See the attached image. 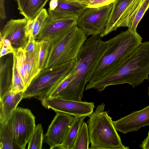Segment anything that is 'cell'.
Here are the masks:
<instances>
[{
	"instance_id": "obj_11",
	"label": "cell",
	"mask_w": 149,
	"mask_h": 149,
	"mask_svg": "<svg viewBox=\"0 0 149 149\" xmlns=\"http://www.w3.org/2000/svg\"><path fill=\"white\" fill-rule=\"evenodd\" d=\"M56 113L47 132L44 135L43 141L51 149L56 148L62 142L74 118L68 113Z\"/></svg>"
},
{
	"instance_id": "obj_1",
	"label": "cell",
	"mask_w": 149,
	"mask_h": 149,
	"mask_svg": "<svg viewBox=\"0 0 149 149\" xmlns=\"http://www.w3.org/2000/svg\"><path fill=\"white\" fill-rule=\"evenodd\" d=\"M149 41L142 42L116 69L89 85L85 90L94 88L102 91L107 87L128 84L134 88L148 79Z\"/></svg>"
},
{
	"instance_id": "obj_31",
	"label": "cell",
	"mask_w": 149,
	"mask_h": 149,
	"mask_svg": "<svg viewBox=\"0 0 149 149\" xmlns=\"http://www.w3.org/2000/svg\"><path fill=\"white\" fill-rule=\"evenodd\" d=\"M115 0H90L87 6L88 8H97L109 5Z\"/></svg>"
},
{
	"instance_id": "obj_40",
	"label": "cell",
	"mask_w": 149,
	"mask_h": 149,
	"mask_svg": "<svg viewBox=\"0 0 149 149\" xmlns=\"http://www.w3.org/2000/svg\"><path fill=\"white\" fill-rule=\"evenodd\" d=\"M148 135H149V130L148 132Z\"/></svg>"
},
{
	"instance_id": "obj_26",
	"label": "cell",
	"mask_w": 149,
	"mask_h": 149,
	"mask_svg": "<svg viewBox=\"0 0 149 149\" xmlns=\"http://www.w3.org/2000/svg\"><path fill=\"white\" fill-rule=\"evenodd\" d=\"M43 129L41 124L36 126L28 143V149H41L43 141Z\"/></svg>"
},
{
	"instance_id": "obj_9",
	"label": "cell",
	"mask_w": 149,
	"mask_h": 149,
	"mask_svg": "<svg viewBox=\"0 0 149 149\" xmlns=\"http://www.w3.org/2000/svg\"><path fill=\"white\" fill-rule=\"evenodd\" d=\"M45 108L51 109L56 112L68 113L75 116H89L93 112L95 106L92 102L77 101L58 97H47L40 100Z\"/></svg>"
},
{
	"instance_id": "obj_37",
	"label": "cell",
	"mask_w": 149,
	"mask_h": 149,
	"mask_svg": "<svg viewBox=\"0 0 149 149\" xmlns=\"http://www.w3.org/2000/svg\"><path fill=\"white\" fill-rule=\"evenodd\" d=\"M17 3L18 9L20 11L22 10L26 0H16Z\"/></svg>"
},
{
	"instance_id": "obj_15",
	"label": "cell",
	"mask_w": 149,
	"mask_h": 149,
	"mask_svg": "<svg viewBox=\"0 0 149 149\" xmlns=\"http://www.w3.org/2000/svg\"><path fill=\"white\" fill-rule=\"evenodd\" d=\"M13 63V53L0 57V100L11 89Z\"/></svg>"
},
{
	"instance_id": "obj_29",
	"label": "cell",
	"mask_w": 149,
	"mask_h": 149,
	"mask_svg": "<svg viewBox=\"0 0 149 149\" xmlns=\"http://www.w3.org/2000/svg\"><path fill=\"white\" fill-rule=\"evenodd\" d=\"M48 16L49 14L47 10L43 8L34 19L31 36H32L35 40H36L43 23Z\"/></svg>"
},
{
	"instance_id": "obj_38",
	"label": "cell",
	"mask_w": 149,
	"mask_h": 149,
	"mask_svg": "<svg viewBox=\"0 0 149 149\" xmlns=\"http://www.w3.org/2000/svg\"><path fill=\"white\" fill-rule=\"evenodd\" d=\"M72 1H75L84 5L87 6L90 0H70Z\"/></svg>"
},
{
	"instance_id": "obj_20",
	"label": "cell",
	"mask_w": 149,
	"mask_h": 149,
	"mask_svg": "<svg viewBox=\"0 0 149 149\" xmlns=\"http://www.w3.org/2000/svg\"><path fill=\"white\" fill-rule=\"evenodd\" d=\"M19 149L15 143L10 118L0 125V149Z\"/></svg>"
},
{
	"instance_id": "obj_6",
	"label": "cell",
	"mask_w": 149,
	"mask_h": 149,
	"mask_svg": "<svg viewBox=\"0 0 149 149\" xmlns=\"http://www.w3.org/2000/svg\"><path fill=\"white\" fill-rule=\"evenodd\" d=\"M87 37L78 26L74 27L62 38L51 45L49 56L44 69L75 60Z\"/></svg>"
},
{
	"instance_id": "obj_3",
	"label": "cell",
	"mask_w": 149,
	"mask_h": 149,
	"mask_svg": "<svg viewBox=\"0 0 149 149\" xmlns=\"http://www.w3.org/2000/svg\"><path fill=\"white\" fill-rule=\"evenodd\" d=\"M142 38L128 29L107 41L100 58L91 71L86 85L93 83L117 68L140 45Z\"/></svg>"
},
{
	"instance_id": "obj_22",
	"label": "cell",
	"mask_w": 149,
	"mask_h": 149,
	"mask_svg": "<svg viewBox=\"0 0 149 149\" xmlns=\"http://www.w3.org/2000/svg\"><path fill=\"white\" fill-rule=\"evenodd\" d=\"M13 54L16 58L17 66L18 72L27 88L29 84L28 77L27 66L25 52L24 49L21 48L14 50Z\"/></svg>"
},
{
	"instance_id": "obj_18",
	"label": "cell",
	"mask_w": 149,
	"mask_h": 149,
	"mask_svg": "<svg viewBox=\"0 0 149 149\" xmlns=\"http://www.w3.org/2000/svg\"><path fill=\"white\" fill-rule=\"evenodd\" d=\"M62 142L56 148L72 149L86 116H75Z\"/></svg>"
},
{
	"instance_id": "obj_36",
	"label": "cell",
	"mask_w": 149,
	"mask_h": 149,
	"mask_svg": "<svg viewBox=\"0 0 149 149\" xmlns=\"http://www.w3.org/2000/svg\"><path fill=\"white\" fill-rule=\"evenodd\" d=\"M58 4V0H51L49 9L51 10H54L57 7Z\"/></svg>"
},
{
	"instance_id": "obj_35",
	"label": "cell",
	"mask_w": 149,
	"mask_h": 149,
	"mask_svg": "<svg viewBox=\"0 0 149 149\" xmlns=\"http://www.w3.org/2000/svg\"><path fill=\"white\" fill-rule=\"evenodd\" d=\"M139 146L141 148L143 149H149V135H148L142 141Z\"/></svg>"
},
{
	"instance_id": "obj_13",
	"label": "cell",
	"mask_w": 149,
	"mask_h": 149,
	"mask_svg": "<svg viewBox=\"0 0 149 149\" xmlns=\"http://www.w3.org/2000/svg\"><path fill=\"white\" fill-rule=\"evenodd\" d=\"M113 123L116 130L124 134L138 131L143 126H149V105Z\"/></svg>"
},
{
	"instance_id": "obj_27",
	"label": "cell",
	"mask_w": 149,
	"mask_h": 149,
	"mask_svg": "<svg viewBox=\"0 0 149 149\" xmlns=\"http://www.w3.org/2000/svg\"><path fill=\"white\" fill-rule=\"evenodd\" d=\"M149 8V0H143L134 15L128 29L136 31V28L139 22Z\"/></svg>"
},
{
	"instance_id": "obj_10",
	"label": "cell",
	"mask_w": 149,
	"mask_h": 149,
	"mask_svg": "<svg viewBox=\"0 0 149 149\" xmlns=\"http://www.w3.org/2000/svg\"><path fill=\"white\" fill-rule=\"evenodd\" d=\"M77 19H54L49 15L43 23L36 40H44L52 44L59 40L77 26Z\"/></svg>"
},
{
	"instance_id": "obj_19",
	"label": "cell",
	"mask_w": 149,
	"mask_h": 149,
	"mask_svg": "<svg viewBox=\"0 0 149 149\" xmlns=\"http://www.w3.org/2000/svg\"><path fill=\"white\" fill-rule=\"evenodd\" d=\"M40 49L39 40H36L34 51L31 52H25L26 56L28 77L29 84L40 71L39 67Z\"/></svg>"
},
{
	"instance_id": "obj_16",
	"label": "cell",
	"mask_w": 149,
	"mask_h": 149,
	"mask_svg": "<svg viewBox=\"0 0 149 149\" xmlns=\"http://www.w3.org/2000/svg\"><path fill=\"white\" fill-rule=\"evenodd\" d=\"M135 0H115L105 28L100 35L101 38L117 30L120 19Z\"/></svg>"
},
{
	"instance_id": "obj_2",
	"label": "cell",
	"mask_w": 149,
	"mask_h": 149,
	"mask_svg": "<svg viewBox=\"0 0 149 149\" xmlns=\"http://www.w3.org/2000/svg\"><path fill=\"white\" fill-rule=\"evenodd\" d=\"M100 36H92L81 47L76 59L73 78L58 97L81 101L91 71L100 58L107 45Z\"/></svg>"
},
{
	"instance_id": "obj_7",
	"label": "cell",
	"mask_w": 149,
	"mask_h": 149,
	"mask_svg": "<svg viewBox=\"0 0 149 149\" xmlns=\"http://www.w3.org/2000/svg\"><path fill=\"white\" fill-rule=\"evenodd\" d=\"M9 118L15 143L25 149L36 126L35 117L29 109L17 107Z\"/></svg>"
},
{
	"instance_id": "obj_23",
	"label": "cell",
	"mask_w": 149,
	"mask_h": 149,
	"mask_svg": "<svg viewBox=\"0 0 149 149\" xmlns=\"http://www.w3.org/2000/svg\"><path fill=\"white\" fill-rule=\"evenodd\" d=\"M90 143L89 130L87 123L83 122L79 130L72 149H88Z\"/></svg>"
},
{
	"instance_id": "obj_39",
	"label": "cell",
	"mask_w": 149,
	"mask_h": 149,
	"mask_svg": "<svg viewBox=\"0 0 149 149\" xmlns=\"http://www.w3.org/2000/svg\"><path fill=\"white\" fill-rule=\"evenodd\" d=\"M148 81H149V77H148ZM148 97L149 98V86L148 87Z\"/></svg>"
},
{
	"instance_id": "obj_14",
	"label": "cell",
	"mask_w": 149,
	"mask_h": 149,
	"mask_svg": "<svg viewBox=\"0 0 149 149\" xmlns=\"http://www.w3.org/2000/svg\"><path fill=\"white\" fill-rule=\"evenodd\" d=\"M88 8L87 6L78 2L70 0H58L56 8L52 10L48 9L49 15L54 19H78Z\"/></svg>"
},
{
	"instance_id": "obj_21",
	"label": "cell",
	"mask_w": 149,
	"mask_h": 149,
	"mask_svg": "<svg viewBox=\"0 0 149 149\" xmlns=\"http://www.w3.org/2000/svg\"><path fill=\"white\" fill-rule=\"evenodd\" d=\"M48 0H26L20 13L27 20L33 19L43 8Z\"/></svg>"
},
{
	"instance_id": "obj_32",
	"label": "cell",
	"mask_w": 149,
	"mask_h": 149,
	"mask_svg": "<svg viewBox=\"0 0 149 149\" xmlns=\"http://www.w3.org/2000/svg\"><path fill=\"white\" fill-rule=\"evenodd\" d=\"M0 39V57L9 54L13 53L14 49L12 45L5 43L1 36Z\"/></svg>"
},
{
	"instance_id": "obj_8",
	"label": "cell",
	"mask_w": 149,
	"mask_h": 149,
	"mask_svg": "<svg viewBox=\"0 0 149 149\" xmlns=\"http://www.w3.org/2000/svg\"><path fill=\"white\" fill-rule=\"evenodd\" d=\"M113 7V3L97 8H88L77 19V26L88 36L100 35L103 31Z\"/></svg>"
},
{
	"instance_id": "obj_12",
	"label": "cell",
	"mask_w": 149,
	"mask_h": 149,
	"mask_svg": "<svg viewBox=\"0 0 149 149\" xmlns=\"http://www.w3.org/2000/svg\"><path fill=\"white\" fill-rule=\"evenodd\" d=\"M27 22V19L25 17L11 19L1 31L0 36L3 39L9 40L14 50L21 48L24 49L28 42L29 38L25 33Z\"/></svg>"
},
{
	"instance_id": "obj_5",
	"label": "cell",
	"mask_w": 149,
	"mask_h": 149,
	"mask_svg": "<svg viewBox=\"0 0 149 149\" xmlns=\"http://www.w3.org/2000/svg\"><path fill=\"white\" fill-rule=\"evenodd\" d=\"M75 60L41 70L24 92V98L39 100L49 97L74 67Z\"/></svg>"
},
{
	"instance_id": "obj_25",
	"label": "cell",
	"mask_w": 149,
	"mask_h": 149,
	"mask_svg": "<svg viewBox=\"0 0 149 149\" xmlns=\"http://www.w3.org/2000/svg\"><path fill=\"white\" fill-rule=\"evenodd\" d=\"M13 54L12 84L10 91L15 93L24 92L26 88L19 74L17 66L16 58Z\"/></svg>"
},
{
	"instance_id": "obj_34",
	"label": "cell",
	"mask_w": 149,
	"mask_h": 149,
	"mask_svg": "<svg viewBox=\"0 0 149 149\" xmlns=\"http://www.w3.org/2000/svg\"><path fill=\"white\" fill-rule=\"evenodd\" d=\"M4 3V0H0V17L1 19L2 20L6 17Z\"/></svg>"
},
{
	"instance_id": "obj_28",
	"label": "cell",
	"mask_w": 149,
	"mask_h": 149,
	"mask_svg": "<svg viewBox=\"0 0 149 149\" xmlns=\"http://www.w3.org/2000/svg\"><path fill=\"white\" fill-rule=\"evenodd\" d=\"M39 40L40 45L39 67L41 70L44 69L46 65L50 53L51 44L47 41Z\"/></svg>"
},
{
	"instance_id": "obj_4",
	"label": "cell",
	"mask_w": 149,
	"mask_h": 149,
	"mask_svg": "<svg viewBox=\"0 0 149 149\" xmlns=\"http://www.w3.org/2000/svg\"><path fill=\"white\" fill-rule=\"evenodd\" d=\"M105 105H98L87 121L91 149H129L122 143L112 118L104 111Z\"/></svg>"
},
{
	"instance_id": "obj_30",
	"label": "cell",
	"mask_w": 149,
	"mask_h": 149,
	"mask_svg": "<svg viewBox=\"0 0 149 149\" xmlns=\"http://www.w3.org/2000/svg\"><path fill=\"white\" fill-rule=\"evenodd\" d=\"M74 67L65 79L49 95L48 97H57L58 94L64 89L72 79L74 74Z\"/></svg>"
},
{
	"instance_id": "obj_17",
	"label": "cell",
	"mask_w": 149,
	"mask_h": 149,
	"mask_svg": "<svg viewBox=\"0 0 149 149\" xmlns=\"http://www.w3.org/2000/svg\"><path fill=\"white\" fill-rule=\"evenodd\" d=\"M24 91L10 92L0 100V124L6 122L9 118L22 100Z\"/></svg>"
},
{
	"instance_id": "obj_24",
	"label": "cell",
	"mask_w": 149,
	"mask_h": 149,
	"mask_svg": "<svg viewBox=\"0 0 149 149\" xmlns=\"http://www.w3.org/2000/svg\"><path fill=\"white\" fill-rule=\"evenodd\" d=\"M143 0H135L132 3L119 20L117 29L121 27H129L134 15Z\"/></svg>"
},
{
	"instance_id": "obj_33",
	"label": "cell",
	"mask_w": 149,
	"mask_h": 149,
	"mask_svg": "<svg viewBox=\"0 0 149 149\" xmlns=\"http://www.w3.org/2000/svg\"><path fill=\"white\" fill-rule=\"evenodd\" d=\"M36 40H35L32 36L29 38L28 42L23 49L25 52H31L34 51Z\"/></svg>"
}]
</instances>
